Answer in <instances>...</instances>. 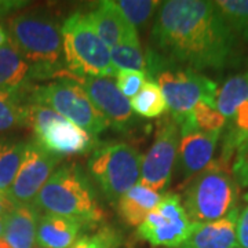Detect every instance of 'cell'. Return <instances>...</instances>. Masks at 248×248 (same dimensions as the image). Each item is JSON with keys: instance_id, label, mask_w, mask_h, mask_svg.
Instances as JSON below:
<instances>
[{"instance_id": "obj_1", "label": "cell", "mask_w": 248, "mask_h": 248, "mask_svg": "<svg viewBox=\"0 0 248 248\" xmlns=\"http://www.w3.org/2000/svg\"><path fill=\"white\" fill-rule=\"evenodd\" d=\"M156 53L195 71H222L241 63L239 37L207 0L161 3L152 28Z\"/></svg>"}, {"instance_id": "obj_2", "label": "cell", "mask_w": 248, "mask_h": 248, "mask_svg": "<svg viewBox=\"0 0 248 248\" xmlns=\"http://www.w3.org/2000/svg\"><path fill=\"white\" fill-rule=\"evenodd\" d=\"M10 43L32 68L35 80L66 75L61 27L42 13H22L9 21Z\"/></svg>"}, {"instance_id": "obj_3", "label": "cell", "mask_w": 248, "mask_h": 248, "mask_svg": "<svg viewBox=\"0 0 248 248\" xmlns=\"http://www.w3.org/2000/svg\"><path fill=\"white\" fill-rule=\"evenodd\" d=\"M145 58V75L159 84L175 123L185 119L200 102L217 107L218 84L214 80L192 68L170 61L156 51H149Z\"/></svg>"}, {"instance_id": "obj_4", "label": "cell", "mask_w": 248, "mask_h": 248, "mask_svg": "<svg viewBox=\"0 0 248 248\" xmlns=\"http://www.w3.org/2000/svg\"><path fill=\"white\" fill-rule=\"evenodd\" d=\"M32 204L45 214L76 218L84 225L97 223L104 218V210L89 177L76 164L55 170Z\"/></svg>"}, {"instance_id": "obj_5", "label": "cell", "mask_w": 248, "mask_h": 248, "mask_svg": "<svg viewBox=\"0 0 248 248\" xmlns=\"http://www.w3.org/2000/svg\"><path fill=\"white\" fill-rule=\"evenodd\" d=\"M66 75L89 78H116L110 50L97 35L86 14L75 13L61 27ZM65 75V76H66Z\"/></svg>"}, {"instance_id": "obj_6", "label": "cell", "mask_w": 248, "mask_h": 248, "mask_svg": "<svg viewBox=\"0 0 248 248\" xmlns=\"http://www.w3.org/2000/svg\"><path fill=\"white\" fill-rule=\"evenodd\" d=\"M237 182L226 170L211 163L197 174L184 195V208L193 223H210L239 208Z\"/></svg>"}, {"instance_id": "obj_7", "label": "cell", "mask_w": 248, "mask_h": 248, "mask_svg": "<svg viewBox=\"0 0 248 248\" xmlns=\"http://www.w3.org/2000/svg\"><path fill=\"white\" fill-rule=\"evenodd\" d=\"M28 102L51 109L91 137H97L109 127L80 84L65 76L32 87L28 93Z\"/></svg>"}, {"instance_id": "obj_8", "label": "cell", "mask_w": 248, "mask_h": 248, "mask_svg": "<svg viewBox=\"0 0 248 248\" xmlns=\"http://www.w3.org/2000/svg\"><path fill=\"white\" fill-rule=\"evenodd\" d=\"M142 155L124 142H112L95 146L87 167L109 203L119 199L137 185L141 178Z\"/></svg>"}, {"instance_id": "obj_9", "label": "cell", "mask_w": 248, "mask_h": 248, "mask_svg": "<svg viewBox=\"0 0 248 248\" xmlns=\"http://www.w3.org/2000/svg\"><path fill=\"white\" fill-rule=\"evenodd\" d=\"M28 125L35 134L36 143L58 157L86 153L95 148L89 133L46 107L29 104Z\"/></svg>"}, {"instance_id": "obj_10", "label": "cell", "mask_w": 248, "mask_h": 248, "mask_svg": "<svg viewBox=\"0 0 248 248\" xmlns=\"http://www.w3.org/2000/svg\"><path fill=\"white\" fill-rule=\"evenodd\" d=\"M199 223L190 222L178 195H166L145 221L138 226V236L153 247L178 248L193 233Z\"/></svg>"}, {"instance_id": "obj_11", "label": "cell", "mask_w": 248, "mask_h": 248, "mask_svg": "<svg viewBox=\"0 0 248 248\" xmlns=\"http://www.w3.org/2000/svg\"><path fill=\"white\" fill-rule=\"evenodd\" d=\"M179 138V128L174 119L170 115L163 117L157 124L151 149L142 160L141 185L157 193L167 187L177 163Z\"/></svg>"}, {"instance_id": "obj_12", "label": "cell", "mask_w": 248, "mask_h": 248, "mask_svg": "<svg viewBox=\"0 0 248 248\" xmlns=\"http://www.w3.org/2000/svg\"><path fill=\"white\" fill-rule=\"evenodd\" d=\"M58 163V156L45 151L35 141L27 142L17 177L6 192L10 203L14 207L33 203L36 196L57 170Z\"/></svg>"}, {"instance_id": "obj_13", "label": "cell", "mask_w": 248, "mask_h": 248, "mask_svg": "<svg viewBox=\"0 0 248 248\" xmlns=\"http://www.w3.org/2000/svg\"><path fill=\"white\" fill-rule=\"evenodd\" d=\"M63 78V76H62ZM84 90L91 104L97 109L109 127L116 131H127L134 123V112L128 98L119 91L116 83L109 78H89V76H69Z\"/></svg>"}, {"instance_id": "obj_14", "label": "cell", "mask_w": 248, "mask_h": 248, "mask_svg": "<svg viewBox=\"0 0 248 248\" xmlns=\"http://www.w3.org/2000/svg\"><path fill=\"white\" fill-rule=\"evenodd\" d=\"M222 131L215 133H192L182 134L178 146V171L185 179L196 177L213 163L217 143L221 138Z\"/></svg>"}, {"instance_id": "obj_15", "label": "cell", "mask_w": 248, "mask_h": 248, "mask_svg": "<svg viewBox=\"0 0 248 248\" xmlns=\"http://www.w3.org/2000/svg\"><path fill=\"white\" fill-rule=\"evenodd\" d=\"M239 213L236 208L222 219L199 225L178 248H239L236 236Z\"/></svg>"}, {"instance_id": "obj_16", "label": "cell", "mask_w": 248, "mask_h": 248, "mask_svg": "<svg viewBox=\"0 0 248 248\" xmlns=\"http://www.w3.org/2000/svg\"><path fill=\"white\" fill-rule=\"evenodd\" d=\"M84 223L76 218L45 214L39 218L36 243L40 248H71Z\"/></svg>"}, {"instance_id": "obj_17", "label": "cell", "mask_w": 248, "mask_h": 248, "mask_svg": "<svg viewBox=\"0 0 248 248\" xmlns=\"http://www.w3.org/2000/svg\"><path fill=\"white\" fill-rule=\"evenodd\" d=\"M86 16L109 50L119 45L125 36L137 31L116 7L115 1L110 0L99 1L97 7Z\"/></svg>"}, {"instance_id": "obj_18", "label": "cell", "mask_w": 248, "mask_h": 248, "mask_svg": "<svg viewBox=\"0 0 248 248\" xmlns=\"http://www.w3.org/2000/svg\"><path fill=\"white\" fill-rule=\"evenodd\" d=\"M39 218L33 204L14 207L4 217L1 237L11 248H35Z\"/></svg>"}, {"instance_id": "obj_19", "label": "cell", "mask_w": 248, "mask_h": 248, "mask_svg": "<svg viewBox=\"0 0 248 248\" xmlns=\"http://www.w3.org/2000/svg\"><path fill=\"white\" fill-rule=\"evenodd\" d=\"M35 81L32 68L29 66L14 46L0 47V90L24 93L31 90Z\"/></svg>"}, {"instance_id": "obj_20", "label": "cell", "mask_w": 248, "mask_h": 248, "mask_svg": "<svg viewBox=\"0 0 248 248\" xmlns=\"http://www.w3.org/2000/svg\"><path fill=\"white\" fill-rule=\"evenodd\" d=\"M160 200V193L141 184H137L119 199V202L116 203L117 213L125 225L138 228L145 221V218L156 208Z\"/></svg>"}, {"instance_id": "obj_21", "label": "cell", "mask_w": 248, "mask_h": 248, "mask_svg": "<svg viewBox=\"0 0 248 248\" xmlns=\"http://www.w3.org/2000/svg\"><path fill=\"white\" fill-rule=\"evenodd\" d=\"M28 91L14 93L0 90V134L28 125Z\"/></svg>"}, {"instance_id": "obj_22", "label": "cell", "mask_w": 248, "mask_h": 248, "mask_svg": "<svg viewBox=\"0 0 248 248\" xmlns=\"http://www.w3.org/2000/svg\"><path fill=\"white\" fill-rule=\"evenodd\" d=\"M225 124H226V119L219 113L215 105L200 102L177 125L179 128V135H182L192 131H202V133L222 131L225 128Z\"/></svg>"}, {"instance_id": "obj_23", "label": "cell", "mask_w": 248, "mask_h": 248, "mask_svg": "<svg viewBox=\"0 0 248 248\" xmlns=\"http://www.w3.org/2000/svg\"><path fill=\"white\" fill-rule=\"evenodd\" d=\"M246 101H248V71L231 76L221 89H218L217 109L228 122L234 116L236 109Z\"/></svg>"}, {"instance_id": "obj_24", "label": "cell", "mask_w": 248, "mask_h": 248, "mask_svg": "<svg viewBox=\"0 0 248 248\" xmlns=\"http://www.w3.org/2000/svg\"><path fill=\"white\" fill-rule=\"evenodd\" d=\"M110 58L117 71L146 72V58L141 48L138 31L127 35L110 50Z\"/></svg>"}, {"instance_id": "obj_25", "label": "cell", "mask_w": 248, "mask_h": 248, "mask_svg": "<svg viewBox=\"0 0 248 248\" xmlns=\"http://www.w3.org/2000/svg\"><path fill=\"white\" fill-rule=\"evenodd\" d=\"M27 142L0 140V192H6L13 185L22 163Z\"/></svg>"}, {"instance_id": "obj_26", "label": "cell", "mask_w": 248, "mask_h": 248, "mask_svg": "<svg viewBox=\"0 0 248 248\" xmlns=\"http://www.w3.org/2000/svg\"><path fill=\"white\" fill-rule=\"evenodd\" d=\"M131 109L143 119L160 117L167 112V104L159 84L153 80H148L140 93L130 101Z\"/></svg>"}, {"instance_id": "obj_27", "label": "cell", "mask_w": 248, "mask_h": 248, "mask_svg": "<svg viewBox=\"0 0 248 248\" xmlns=\"http://www.w3.org/2000/svg\"><path fill=\"white\" fill-rule=\"evenodd\" d=\"M215 4L234 35L248 43V0H218Z\"/></svg>"}, {"instance_id": "obj_28", "label": "cell", "mask_w": 248, "mask_h": 248, "mask_svg": "<svg viewBox=\"0 0 248 248\" xmlns=\"http://www.w3.org/2000/svg\"><path fill=\"white\" fill-rule=\"evenodd\" d=\"M115 4L137 31L138 28H145L155 11L161 6L157 0H119Z\"/></svg>"}, {"instance_id": "obj_29", "label": "cell", "mask_w": 248, "mask_h": 248, "mask_svg": "<svg viewBox=\"0 0 248 248\" xmlns=\"http://www.w3.org/2000/svg\"><path fill=\"white\" fill-rule=\"evenodd\" d=\"M122 234L112 226H102L93 234L81 236L71 248H119Z\"/></svg>"}, {"instance_id": "obj_30", "label": "cell", "mask_w": 248, "mask_h": 248, "mask_svg": "<svg viewBox=\"0 0 248 248\" xmlns=\"http://www.w3.org/2000/svg\"><path fill=\"white\" fill-rule=\"evenodd\" d=\"M146 83V75L140 71H119L116 86L125 98H134Z\"/></svg>"}, {"instance_id": "obj_31", "label": "cell", "mask_w": 248, "mask_h": 248, "mask_svg": "<svg viewBox=\"0 0 248 248\" xmlns=\"http://www.w3.org/2000/svg\"><path fill=\"white\" fill-rule=\"evenodd\" d=\"M231 174L240 187L248 186V138L237 148L232 161Z\"/></svg>"}, {"instance_id": "obj_32", "label": "cell", "mask_w": 248, "mask_h": 248, "mask_svg": "<svg viewBox=\"0 0 248 248\" xmlns=\"http://www.w3.org/2000/svg\"><path fill=\"white\" fill-rule=\"evenodd\" d=\"M246 207L239 213L237 226H236V236L239 248H248V193L244 196Z\"/></svg>"}, {"instance_id": "obj_33", "label": "cell", "mask_w": 248, "mask_h": 248, "mask_svg": "<svg viewBox=\"0 0 248 248\" xmlns=\"http://www.w3.org/2000/svg\"><path fill=\"white\" fill-rule=\"evenodd\" d=\"M28 4V1L21 0H0V16H7L18 9H22Z\"/></svg>"}, {"instance_id": "obj_34", "label": "cell", "mask_w": 248, "mask_h": 248, "mask_svg": "<svg viewBox=\"0 0 248 248\" xmlns=\"http://www.w3.org/2000/svg\"><path fill=\"white\" fill-rule=\"evenodd\" d=\"M13 208H14V205L10 203V200L7 199V196L0 192V217H3V218H4V217H6L11 210H13Z\"/></svg>"}, {"instance_id": "obj_35", "label": "cell", "mask_w": 248, "mask_h": 248, "mask_svg": "<svg viewBox=\"0 0 248 248\" xmlns=\"http://www.w3.org/2000/svg\"><path fill=\"white\" fill-rule=\"evenodd\" d=\"M10 45V33L9 29L0 24V47Z\"/></svg>"}, {"instance_id": "obj_36", "label": "cell", "mask_w": 248, "mask_h": 248, "mask_svg": "<svg viewBox=\"0 0 248 248\" xmlns=\"http://www.w3.org/2000/svg\"><path fill=\"white\" fill-rule=\"evenodd\" d=\"M0 248H11V247H10V246H9V244L6 243V240L3 239L1 236H0Z\"/></svg>"}, {"instance_id": "obj_37", "label": "cell", "mask_w": 248, "mask_h": 248, "mask_svg": "<svg viewBox=\"0 0 248 248\" xmlns=\"http://www.w3.org/2000/svg\"><path fill=\"white\" fill-rule=\"evenodd\" d=\"M3 226H4V218L0 217V236H1V233H3Z\"/></svg>"}, {"instance_id": "obj_38", "label": "cell", "mask_w": 248, "mask_h": 248, "mask_svg": "<svg viewBox=\"0 0 248 248\" xmlns=\"http://www.w3.org/2000/svg\"><path fill=\"white\" fill-rule=\"evenodd\" d=\"M35 248H40V247H35Z\"/></svg>"}]
</instances>
